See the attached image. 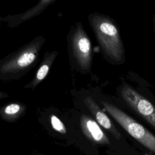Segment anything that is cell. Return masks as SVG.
Returning <instances> with one entry per match:
<instances>
[{
	"label": "cell",
	"instance_id": "obj_12",
	"mask_svg": "<svg viewBox=\"0 0 155 155\" xmlns=\"http://www.w3.org/2000/svg\"><path fill=\"white\" fill-rule=\"evenodd\" d=\"M153 30H154V34L155 37V15L154 16V18H153Z\"/></svg>",
	"mask_w": 155,
	"mask_h": 155
},
{
	"label": "cell",
	"instance_id": "obj_1",
	"mask_svg": "<svg viewBox=\"0 0 155 155\" xmlns=\"http://www.w3.org/2000/svg\"><path fill=\"white\" fill-rule=\"evenodd\" d=\"M88 20L105 60L113 65H120L125 62V53L119 28L110 16L95 12Z\"/></svg>",
	"mask_w": 155,
	"mask_h": 155
},
{
	"label": "cell",
	"instance_id": "obj_3",
	"mask_svg": "<svg viewBox=\"0 0 155 155\" xmlns=\"http://www.w3.org/2000/svg\"><path fill=\"white\" fill-rule=\"evenodd\" d=\"M67 42L71 65L82 74L90 72L93 59L91 44L81 22H76L70 31Z\"/></svg>",
	"mask_w": 155,
	"mask_h": 155
},
{
	"label": "cell",
	"instance_id": "obj_5",
	"mask_svg": "<svg viewBox=\"0 0 155 155\" xmlns=\"http://www.w3.org/2000/svg\"><path fill=\"white\" fill-rule=\"evenodd\" d=\"M120 94L125 102L155 128V106L127 83L122 86Z\"/></svg>",
	"mask_w": 155,
	"mask_h": 155
},
{
	"label": "cell",
	"instance_id": "obj_7",
	"mask_svg": "<svg viewBox=\"0 0 155 155\" xmlns=\"http://www.w3.org/2000/svg\"><path fill=\"white\" fill-rule=\"evenodd\" d=\"M84 103L99 125L108 130L114 137L119 139L121 136L120 133L108 116L101 109L94 100L91 96H87L84 99Z\"/></svg>",
	"mask_w": 155,
	"mask_h": 155
},
{
	"label": "cell",
	"instance_id": "obj_8",
	"mask_svg": "<svg viewBox=\"0 0 155 155\" xmlns=\"http://www.w3.org/2000/svg\"><path fill=\"white\" fill-rule=\"evenodd\" d=\"M58 54V51H46L44 54L41 65L33 79L25 85L24 88L35 90V88L46 78Z\"/></svg>",
	"mask_w": 155,
	"mask_h": 155
},
{
	"label": "cell",
	"instance_id": "obj_10",
	"mask_svg": "<svg viewBox=\"0 0 155 155\" xmlns=\"http://www.w3.org/2000/svg\"><path fill=\"white\" fill-rule=\"evenodd\" d=\"M50 121L52 128L57 132L64 134L67 132L65 126L63 122L54 114H51L50 116Z\"/></svg>",
	"mask_w": 155,
	"mask_h": 155
},
{
	"label": "cell",
	"instance_id": "obj_2",
	"mask_svg": "<svg viewBox=\"0 0 155 155\" xmlns=\"http://www.w3.org/2000/svg\"><path fill=\"white\" fill-rule=\"evenodd\" d=\"M46 42L43 35L35 37L0 61V80H18L28 73L38 62L40 51Z\"/></svg>",
	"mask_w": 155,
	"mask_h": 155
},
{
	"label": "cell",
	"instance_id": "obj_11",
	"mask_svg": "<svg viewBox=\"0 0 155 155\" xmlns=\"http://www.w3.org/2000/svg\"><path fill=\"white\" fill-rule=\"evenodd\" d=\"M9 96V95L3 91H0V99H4V98H6L8 97Z\"/></svg>",
	"mask_w": 155,
	"mask_h": 155
},
{
	"label": "cell",
	"instance_id": "obj_4",
	"mask_svg": "<svg viewBox=\"0 0 155 155\" xmlns=\"http://www.w3.org/2000/svg\"><path fill=\"white\" fill-rule=\"evenodd\" d=\"M105 110L133 138L155 154V136L113 104L101 101Z\"/></svg>",
	"mask_w": 155,
	"mask_h": 155
},
{
	"label": "cell",
	"instance_id": "obj_6",
	"mask_svg": "<svg viewBox=\"0 0 155 155\" xmlns=\"http://www.w3.org/2000/svg\"><path fill=\"white\" fill-rule=\"evenodd\" d=\"M80 127L85 136L92 142L102 145L110 144L109 139L99 124L89 116L82 114Z\"/></svg>",
	"mask_w": 155,
	"mask_h": 155
},
{
	"label": "cell",
	"instance_id": "obj_9",
	"mask_svg": "<svg viewBox=\"0 0 155 155\" xmlns=\"http://www.w3.org/2000/svg\"><path fill=\"white\" fill-rule=\"evenodd\" d=\"M27 107L21 102H12L0 108V117L8 122H13L23 116Z\"/></svg>",
	"mask_w": 155,
	"mask_h": 155
}]
</instances>
